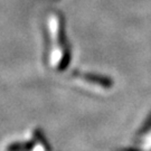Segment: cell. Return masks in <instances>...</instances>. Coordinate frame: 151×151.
I'll return each mask as SVG.
<instances>
[]
</instances>
